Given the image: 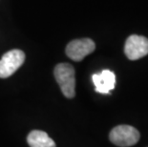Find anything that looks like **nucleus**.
<instances>
[{
    "mask_svg": "<svg viewBox=\"0 0 148 147\" xmlns=\"http://www.w3.org/2000/svg\"><path fill=\"white\" fill-rule=\"evenodd\" d=\"M25 60V54L21 50H12L3 55L0 59V77L7 79L18 70Z\"/></svg>",
    "mask_w": 148,
    "mask_h": 147,
    "instance_id": "3",
    "label": "nucleus"
},
{
    "mask_svg": "<svg viewBox=\"0 0 148 147\" xmlns=\"http://www.w3.org/2000/svg\"><path fill=\"white\" fill-rule=\"evenodd\" d=\"M124 53L130 60H137L148 55V38L133 34L126 39Z\"/></svg>",
    "mask_w": 148,
    "mask_h": 147,
    "instance_id": "5",
    "label": "nucleus"
},
{
    "mask_svg": "<svg viewBox=\"0 0 148 147\" xmlns=\"http://www.w3.org/2000/svg\"><path fill=\"white\" fill-rule=\"evenodd\" d=\"M27 142L30 147H56L48 134L40 130L32 131L27 137Z\"/></svg>",
    "mask_w": 148,
    "mask_h": 147,
    "instance_id": "7",
    "label": "nucleus"
},
{
    "mask_svg": "<svg viewBox=\"0 0 148 147\" xmlns=\"http://www.w3.org/2000/svg\"><path fill=\"white\" fill-rule=\"evenodd\" d=\"M140 137L138 131L130 125H119L113 128L109 135L110 140L121 147H129L136 144Z\"/></svg>",
    "mask_w": 148,
    "mask_h": 147,
    "instance_id": "2",
    "label": "nucleus"
},
{
    "mask_svg": "<svg viewBox=\"0 0 148 147\" xmlns=\"http://www.w3.org/2000/svg\"><path fill=\"white\" fill-rule=\"evenodd\" d=\"M53 74L63 95L68 98H73L75 95L74 67L69 63H60L56 66Z\"/></svg>",
    "mask_w": 148,
    "mask_h": 147,
    "instance_id": "1",
    "label": "nucleus"
},
{
    "mask_svg": "<svg viewBox=\"0 0 148 147\" xmlns=\"http://www.w3.org/2000/svg\"><path fill=\"white\" fill-rule=\"evenodd\" d=\"M92 80L96 87V92L100 94H110V91L114 89L116 85V76L110 70H103L101 73L93 75Z\"/></svg>",
    "mask_w": 148,
    "mask_h": 147,
    "instance_id": "6",
    "label": "nucleus"
},
{
    "mask_svg": "<svg viewBox=\"0 0 148 147\" xmlns=\"http://www.w3.org/2000/svg\"><path fill=\"white\" fill-rule=\"evenodd\" d=\"M96 49V44L90 38H81L75 39L69 43L66 47V55L74 61H81L87 57L88 55L92 54Z\"/></svg>",
    "mask_w": 148,
    "mask_h": 147,
    "instance_id": "4",
    "label": "nucleus"
}]
</instances>
